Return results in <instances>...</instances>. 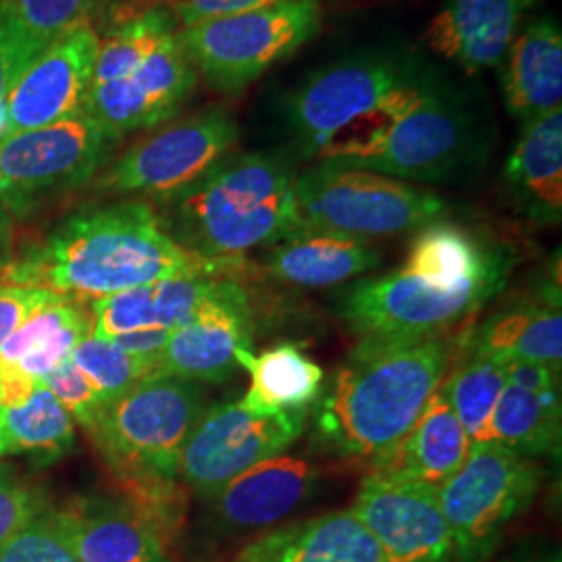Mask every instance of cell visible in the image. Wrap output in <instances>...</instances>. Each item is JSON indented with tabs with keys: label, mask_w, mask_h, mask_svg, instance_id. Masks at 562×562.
Masks as SVG:
<instances>
[{
	"label": "cell",
	"mask_w": 562,
	"mask_h": 562,
	"mask_svg": "<svg viewBox=\"0 0 562 562\" xmlns=\"http://www.w3.org/2000/svg\"><path fill=\"white\" fill-rule=\"evenodd\" d=\"M246 269V259H209L181 248L148 202L127 199L69 215L0 273L11 285L94 302L183 276L240 280Z\"/></svg>",
	"instance_id": "1"
},
{
	"label": "cell",
	"mask_w": 562,
	"mask_h": 562,
	"mask_svg": "<svg viewBox=\"0 0 562 562\" xmlns=\"http://www.w3.org/2000/svg\"><path fill=\"white\" fill-rule=\"evenodd\" d=\"M452 336L355 348L315 402V442L338 459L375 464L390 454L450 373Z\"/></svg>",
	"instance_id": "2"
},
{
	"label": "cell",
	"mask_w": 562,
	"mask_h": 562,
	"mask_svg": "<svg viewBox=\"0 0 562 562\" xmlns=\"http://www.w3.org/2000/svg\"><path fill=\"white\" fill-rule=\"evenodd\" d=\"M482 148V127L467 99L425 71L341 134L317 161L438 183L469 171Z\"/></svg>",
	"instance_id": "3"
},
{
	"label": "cell",
	"mask_w": 562,
	"mask_h": 562,
	"mask_svg": "<svg viewBox=\"0 0 562 562\" xmlns=\"http://www.w3.org/2000/svg\"><path fill=\"white\" fill-rule=\"evenodd\" d=\"M296 169L278 153H234L204 180L161 204L162 227L209 259H244L301 229Z\"/></svg>",
	"instance_id": "4"
},
{
	"label": "cell",
	"mask_w": 562,
	"mask_h": 562,
	"mask_svg": "<svg viewBox=\"0 0 562 562\" xmlns=\"http://www.w3.org/2000/svg\"><path fill=\"white\" fill-rule=\"evenodd\" d=\"M204 401L202 383L157 373L106 402L88 434L123 485L178 483L181 450Z\"/></svg>",
	"instance_id": "5"
},
{
	"label": "cell",
	"mask_w": 562,
	"mask_h": 562,
	"mask_svg": "<svg viewBox=\"0 0 562 562\" xmlns=\"http://www.w3.org/2000/svg\"><path fill=\"white\" fill-rule=\"evenodd\" d=\"M294 194L301 227L357 240L417 234L448 213L427 188L340 162L319 161L299 173Z\"/></svg>",
	"instance_id": "6"
},
{
	"label": "cell",
	"mask_w": 562,
	"mask_h": 562,
	"mask_svg": "<svg viewBox=\"0 0 562 562\" xmlns=\"http://www.w3.org/2000/svg\"><path fill=\"white\" fill-rule=\"evenodd\" d=\"M498 292L485 285H448L402 265L346 288L338 315L359 336L357 348H387L450 336Z\"/></svg>",
	"instance_id": "7"
},
{
	"label": "cell",
	"mask_w": 562,
	"mask_h": 562,
	"mask_svg": "<svg viewBox=\"0 0 562 562\" xmlns=\"http://www.w3.org/2000/svg\"><path fill=\"white\" fill-rule=\"evenodd\" d=\"M322 20L317 0H285L261 11L199 21L180 27V36L199 78L222 94H240L313 41Z\"/></svg>",
	"instance_id": "8"
},
{
	"label": "cell",
	"mask_w": 562,
	"mask_h": 562,
	"mask_svg": "<svg viewBox=\"0 0 562 562\" xmlns=\"http://www.w3.org/2000/svg\"><path fill=\"white\" fill-rule=\"evenodd\" d=\"M425 69L402 50H364L313 71L285 97L283 120L304 157L319 159L350 127Z\"/></svg>",
	"instance_id": "9"
},
{
	"label": "cell",
	"mask_w": 562,
	"mask_h": 562,
	"mask_svg": "<svg viewBox=\"0 0 562 562\" xmlns=\"http://www.w3.org/2000/svg\"><path fill=\"white\" fill-rule=\"evenodd\" d=\"M240 125L223 106L167 121L127 148L97 180L109 196L165 202L204 180L236 153Z\"/></svg>",
	"instance_id": "10"
},
{
	"label": "cell",
	"mask_w": 562,
	"mask_h": 562,
	"mask_svg": "<svg viewBox=\"0 0 562 562\" xmlns=\"http://www.w3.org/2000/svg\"><path fill=\"white\" fill-rule=\"evenodd\" d=\"M542 471L501 443H475L461 467L438 487L454 561L485 562L506 529L536 501Z\"/></svg>",
	"instance_id": "11"
},
{
	"label": "cell",
	"mask_w": 562,
	"mask_h": 562,
	"mask_svg": "<svg viewBox=\"0 0 562 562\" xmlns=\"http://www.w3.org/2000/svg\"><path fill=\"white\" fill-rule=\"evenodd\" d=\"M117 142L86 113L0 136V206L27 215L78 190L101 173Z\"/></svg>",
	"instance_id": "12"
},
{
	"label": "cell",
	"mask_w": 562,
	"mask_h": 562,
	"mask_svg": "<svg viewBox=\"0 0 562 562\" xmlns=\"http://www.w3.org/2000/svg\"><path fill=\"white\" fill-rule=\"evenodd\" d=\"M308 413H261L241 401L202 411L181 450L180 480L204 501L255 464L280 457L304 431Z\"/></svg>",
	"instance_id": "13"
},
{
	"label": "cell",
	"mask_w": 562,
	"mask_h": 562,
	"mask_svg": "<svg viewBox=\"0 0 562 562\" xmlns=\"http://www.w3.org/2000/svg\"><path fill=\"white\" fill-rule=\"evenodd\" d=\"M373 536L383 562H457L438 490L371 471L352 506Z\"/></svg>",
	"instance_id": "14"
},
{
	"label": "cell",
	"mask_w": 562,
	"mask_h": 562,
	"mask_svg": "<svg viewBox=\"0 0 562 562\" xmlns=\"http://www.w3.org/2000/svg\"><path fill=\"white\" fill-rule=\"evenodd\" d=\"M196 86V67L176 30L130 76L90 86L81 113L121 140L132 132L155 130L176 120Z\"/></svg>",
	"instance_id": "15"
},
{
	"label": "cell",
	"mask_w": 562,
	"mask_h": 562,
	"mask_svg": "<svg viewBox=\"0 0 562 562\" xmlns=\"http://www.w3.org/2000/svg\"><path fill=\"white\" fill-rule=\"evenodd\" d=\"M252 319L240 280H217L196 313L171 331L159 371L181 380L222 383L252 361Z\"/></svg>",
	"instance_id": "16"
},
{
	"label": "cell",
	"mask_w": 562,
	"mask_h": 562,
	"mask_svg": "<svg viewBox=\"0 0 562 562\" xmlns=\"http://www.w3.org/2000/svg\"><path fill=\"white\" fill-rule=\"evenodd\" d=\"M99 42L92 21L50 42L11 88L2 136L80 115L92 86Z\"/></svg>",
	"instance_id": "17"
},
{
	"label": "cell",
	"mask_w": 562,
	"mask_h": 562,
	"mask_svg": "<svg viewBox=\"0 0 562 562\" xmlns=\"http://www.w3.org/2000/svg\"><path fill=\"white\" fill-rule=\"evenodd\" d=\"M538 0H443L423 42L438 57L477 76L504 59Z\"/></svg>",
	"instance_id": "18"
},
{
	"label": "cell",
	"mask_w": 562,
	"mask_h": 562,
	"mask_svg": "<svg viewBox=\"0 0 562 562\" xmlns=\"http://www.w3.org/2000/svg\"><path fill=\"white\" fill-rule=\"evenodd\" d=\"M317 485L315 464L280 454L259 462L213 496V521L225 531H257L285 519Z\"/></svg>",
	"instance_id": "19"
},
{
	"label": "cell",
	"mask_w": 562,
	"mask_h": 562,
	"mask_svg": "<svg viewBox=\"0 0 562 562\" xmlns=\"http://www.w3.org/2000/svg\"><path fill=\"white\" fill-rule=\"evenodd\" d=\"M57 510L80 562H169L159 533L123 498L81 494Z\"/></svg>",
	"instance_id": "20"
},
{
	"label": "cell",
	"mask_w": 562,
	"mask_h": 562,
	"mask_svg": "<svg viewBox=\"0 0 562 562\" xmlns=\"http://www.w3.org/2000/svg\"><path fill=\"white\" fill-rule=\"evenodd\" d=\"M504 194L525 220L559 225L562 220V109L521 123L503 173Z\"/></svg>",
	"instance_id": "21"
},
{
	"label": "cell",
	"mask_w": 562,
	"mask_h": 562,
	"mask_svg": "<svg viewBox=\"0 0 562 562\" xmlns=\"http://www.w3.org/2000/svg\"><path fill=\"white\" fill-rule=\"evenodd\" d=\"M501 90L513 120L531 121L561 109V21L543 15L529 21L501 60Z\"/></svg>",
	"instance_id": "22"
},
{
	"label": "cell",
	"mask_w": 562,
	"mask_h": 562,
	"mask_svg": "<svg viewBox=\"0 0 562 562\" xmlns=\"http://www.w3.org/2000/svg\"><path fill=\"white\" fill-rule=\"evenodd\" d=\"M232 562H383L352 508L281 525L246 543Z\"/></svg>",
	"instance_id": "23"
},
{
	"label": "cell",
	"mask_w": 562,
	"mask_h": 562,
	"mask_svg": "<svg viewBox=\"0 0 562 562\" xmlns=\"http://www.w3.org/2000/svg\"><path fill=\"white\" fill-rule=\"evenodd\" d=\"M382 252L367 240L301 227L262 248L259 267L276 280L299 288H329L378 269Z\"/></svg>",
	"instance_id": "24"
},
{
	"label": "cell",
	"mask_w": 562,
	"mask_h": 562,
	"mask_svg": "<svg viewBox=\"0 0 562 562\" xmlns=\"http://www.w3.org/2000/svg\"><path fill=\"white\" fill-rule=\"evenodd\" d=\"M223 278L183 276L123 290L90 304L92 334L115 340L140 329L176 331L188 322Z\"/></svg>",
	"instance_id": "25"
},
{
	"label": "cell",
	"mask_w": 562,
	"mask_h": 562,
	"mask_svg": "<svg viewBox=\"0 0 562 562\" xmlns=\"http://www.w3.org/2000/svg\"><path fill=\"white\" fill-rule=\"evenodd\" d=\"M469 448L471 442L448 402L442 382L408 434L382 461L371 464V471L427 483L438 490L461 467Z\"/></svg>",
	"instance_id": "26"
},
{
	"label": "cell",
	"mask_w": 562,
	"mask_h": 562,
	"mask_svg": "<svg viewBox=\"0 0 562 562\" xmlns=\"http://www.w3.org/2000/svg\"><path fill=\"white\" fill-rule=\"evenodd\" d=\"M471 350L503 361L538 362L562 369L561 301L522 302L483 323Z\"/></svg>",
	"instance_id": "27"
},
{
	"label": "cell",
	"mask_w": 562,
	"mask_h": 562,
	"mask_svg": "<svg viewBox=\"0 0 562 562\" xmlns=\"http://www.w3.org/2000/svg\"><path fill=\"white\" fill-rule=\"evenodd\" d=\"M92 331L81 302L60 299L32 315L0 346V369H18L42 382Z\"/></svg>",
	"instance_id": "28"
},
{
	"label": "cell",
	"mask_w": 562,
	"mask_h": 562,
	"mask_svg": "<svg viewBox=\"0 0 562 562\" xmlns=\"http://www.w3.org/2000/svg\"><path fill=\"white\" fill-rule=\"evenodd\" d=\"M492 442L536 459L559 457L562 442L561 387L527 390L506 383L492 415Z\"/></svg>",
	"instance_id": "29"
},
{
	"label": "cell",
	"mask_w": 562,
	"mask_h": 562,
	"mask_svg": "<svg viewBox=\"0 0 562 562\" xmlns=\"http://www.w3.org/2000/svg\"><path fill=\"white\" fill-rule=\"evenodd\" d=\"M246 371L250 385L241 402L261 413H308L325 383L322 367L294 344L252 357Z\"/></svg>",
	"instance_id": "30"
},
{
	"label": "cell",
	"mask_w": 562,
	"mask_h": 562,
	"mask_svg": "<svg viewBox=\"0 0 562 562\" xmlns=\"http://www.w3.org/2000/svg\"><path fill=\"white\" fill-rule=\"evenodd\" d=\"M4 431L9 454L38 464L59 461L76 446V422L42 382L23 404L4 408Z\"/></svg>",
	"instance_id": "31"
},
{
	"label": "cell",
	"mask_w": 562,
	"mask_h": 562,
	"mask_svg": "<svg viewBox=\"0 0 562 562\" xmlns=\"http://www.w3.org/2000/svg\"><path fill=\"white\" fill-rule=\"evenodd\" d=\"M506 385V361L469 348L443 380L446 396L471 446L492 442V415Z\"/></svg>",
	"instance_id": "32"
},
{
	"label": "cell",
	"mask_w": 562,
	"mask_h": 562,
	"mask_svg": "<svg viewBox=\"0 0 562 562\" xmlns=\"http://www.w3.org/2000/svg\"><path fill=\"white\" fill-rule=\"evenodd\" d=\"M176 30H180L178 21L167 7L159 4L125 15L117 27L99 42L92 86L130 76Z\"/></svg>",
	"instance_id": "33"
},
{
	"label": "cell",
	"mask_w": 562,
	"mask_h": 562,
	"mask_svg": "<svg viewBox=\"0 0 562 562\" xmlns=\"http://www.w3.org/2000/svg\"><path fill=\"white\" fill-rule=\"evenodd\" d=\"M69 359L92 383L104 404L120 398L142 380L161 373L159 362L134 357L121 350L115 341L97 338L92 331L81 338Z\"/></svg>",
	"instance_id": "34"
},
{
	"label": "cell",
	"mask_w": 562,
	"mask_h": 562,
	"mask_svg": "<svg viewBox=\"0 0 562 562\" xmlns=\"http://www.w3.org/2000/svg\"><path fill=\"white\" fill-rule=\"evenodd\" d=\"M99 0H0V21L42 53L71 27L90 21Z\"/></svg>",
	"instance_id": "35"
},
{
	"label": "cell",
	"mask_w": 562,
	"mask_h": 562,
	"mask_svg": "<svg viewBox=\"0 0 562 562\" xmlns=\"http://www.w3.org/2000/svg\"><path fill=\"white\" fill-rule=\"evenodd\" d=\"M0 562H80L57 508H46L0 546Z\"/></svg>",
	"instance_id": "36"
},
{
	"label": "cell",
	"mask_w": 562,
	"mask_h": 562,
	"mask_svg": "<svg viewBox=\"0 0 562 562\" xmlns=\"http://www.w3.org/2000/svg\"><path fill=\"white\" fill-rule=\"evenodd\" d=\"M42 383L65 406V411L71 415L74 422L81 425L86 431L94 427L104 408V401L76 367V362L71 359L60 362L42 380Z\"/></svg>",
	"instance_id": "37"
},
{
	"label": "cell",
	"mask_w": 562,
	"mask_h": 562,
	"mask_svg": "<svg viewBox=\"0 0 562 562\" xmlns=\"http://www.w3.org/2000/svg\"><path fill=\"white\" fill-rule=\"evenodd\" d=\"M46 508L44 494L34 483L21 477L13 467L0 464V546Z\"/></svg>",
	"instance_id": "38"
},
{
	"label": "cell",
	"mask_w": 562,
	"mask_h": 562,
	"mask_svg": "<svg viewBox=\"0 0 562 562\" xmlns=\"http://www.w3.org/2000/svg\"><path fill=\"white\" fill-rule=\"evenodd\" d=\"M65 296L27 285H0V346L9 340L23 323L36 315L44 306Z\"/></svg>",
	"instance_id": "39"
},
{
	"label": "cell",
	"mask_w": 562,
	"mask_h": 562,
	"mask_svg": "<svg viewBox=\"0 0 562 562\" xmlns=\"http://www.w3.org/2000/svg\"><path fill=\"white\" fill-rule=\"evenodd\" d=\"M280 2L285 0H169L167 9L178 21V27H188L199 21L261 11Z\"/></svg>",
	"instance_id": "40"
},
{
	"label": "cell",
	"mask_w": 562,
	"mask_h": 562,
	"mask_svg": "<svg viewBox=\"0 0 562 562\" xmlns=\"http://www.w3.org/2000/svg\"><path fill=\"white\" fill-rule=\"evenodd\" d=\"M506 383H515L538 392L561 387V371L538 362L506 361Z\"/></svg>",
	"instance_id": "41"
},
{
	"label": "cell",
	"mask_w": 562,
	"mask_h": 562,
	"mask_svg": "<svg viewBox=\"0 0 562 562\" xmlns=\"http://www.w3.org/2000/svg\"><path fill=\"white\" fill-rule=\"evenodd\" d=\"M171 338V331L167 329H140V331H132L115 338V344L121 350L140 357L146 361H155L161 364L162 352L167 348V341Z\"/></svg>",
	"instance_id": "42"
},
{
	"label": "cell",
	"mask_w": 562,
	"mask_h": 562,
	"mask_svg": "<svg viewBox=\"0 0 562 562\" xmlns=\"http://www.w3.org/2000/svg\"><path fill=\"white\" fill-rule=\"evenodd\" d=\"M11 234H13L11 215L0 206V267H2L4 262H9V252H11Z\"/></svg>",
	"instance_id": "43"
},
{
	"label": "cell",
	"mask_w": 562,
	"mask_h": 562,
	"mask_svg": "<svg viewBox=\"0 0 562 562\" xmlns=\"http://www.w3.org/2000/svg\"><path fill=\"white\" fill-rule=\"evenodd\" d=\"M9 454V446H7V431H4V408L0 406V459Z\"/></svg>",
	"instance_id": "44"
},
{
	"label": "cell",
	"mask_w": 562,
	"mask_h": 562,
	"mask_svg": "<svg viewBox=\"0 0 562 562\" xmlns=\"http://www.w3.org/2000/svg\"><path fill=\"white\" fill-rule=\"evenodd\" d=\"M503 562H561V554H550L546 559H529V561H503Z\"/></svg>",
	"instance_id": "45"
},
{
	"label": "cell",
	"mask_w": 562,
	"mask_h": 562,
	"mask_svg": "<svg viewBox=\"0 0 562 562\" xmlns=\"http://www.w3.org/2000/svg\"><path fill=\"white\" fill-rule=\"evenodd\" d=\"M142 0H132V4H130V13H136V11H140Z\"/></svg>",
	"instance_id": "46"
}]
</instances>
